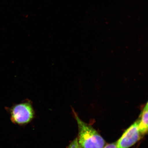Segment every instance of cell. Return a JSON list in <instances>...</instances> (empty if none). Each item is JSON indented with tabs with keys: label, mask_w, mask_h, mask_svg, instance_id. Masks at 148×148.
Wrapping results in <instances>:
<instances>
[{
	"label": "cell",
	"mask_w": 148,
	"mask_h": 148,
	"mask_svg": "<svg viewBox=\"0 0 148 148\" xmlns=\"http://www.w3.org/2000/svg\"><path fill=\"white\" fill-rule=\"evenodd\" d=\"M78 125L79 134L77 138L81 148H103L105 140L91 126L84 123L74 111Z\"/></svg>",
	"instance_id": "6da1fadb"
},
{
	"label": "cell",
	"mask_w": 148,
	"mask_h": 148,
	"mask_svg": "<svg viewBox=\"0 0 148 148\" xmlns=\"http://www.w3.org/2000/svg\"><path fill=\"white\" fill-rule=\"evenodd\" d=\"M11 121L18 125H25L30 122L34 116L32 105L28 102L14 105L8 108Z\"/></svg>",
	"instance_id": "7a4b0ae2"
},
{
	"label": "cell",
	"mask_w": 148,
	"mask_h": 148,
	"mask_svg": "<svg viewBox=\"0 0 148 148\" xmlns=\"http://www.w3.org/2000/svg\"><path fill=\"white\" fill-rule=\"evenodd\" d=\"M138 120L129 127L116 142L117 148H129L134 145L140 138L138 129Z\"/></svg>",
	"instance_id": "3957f363"
},
{
	"label": "cell",
	"mask_w": 148,
	"mask_h": 148,
	"mask_svg": "<svg viewBox=\"0 0 148 148\" xmlns=\"http://www.w3.org/2000/svg\"><path fill=\"white\" fill-rule=\"evenodd\" d=\"M138 127L141 135L148 133V110H143L141 118L138 120Z\"/></svg>",
	"instance_id": "277c9868"
},
{
	"label": "cell",
	"mask_w": 148,
	"mask_h": 148,
	"mask_svg": "<svg viewBox=\"0 0 148 148\" xmlns=\"http://www.w3.org/2000/svg\"><path fill=\"white\" fill-rule=\"evenodd\" d=\"M68 148H81L79 145L77 138L70 143Z\"/></svg>",
	"instance_id": "5b68a950"
},
{
	"label": "cell",
	"mask_w": 148,
	"mask_h": 148,
	"mask_svg": "<svg viewBox=\"0 0 148 148\" xmlns=\"http://www.w3.org/2000/svg\"><path fill=\"white\" fill-rule=\"evenodd\" d=\"M103 148H117L116 142L107 144Z\"/></svg>",
	"instance_id": "8992f818"
},
{
	"label": "cell",
	"mask_w": 148,
	"mask_h": 148,
	"mask_svg": "<svg viewBox=\"0 0 148 148\" xmlns=\"http://www.w3.org/2000/svg\"><path fill=\"white\" fill-rule=\"evenodd\" d=\"M144 110H148V101L147 103V105H146L145 108H144Z\"/></svg>",
	"instance_id": "52a82bcc"
}]
</instances>
